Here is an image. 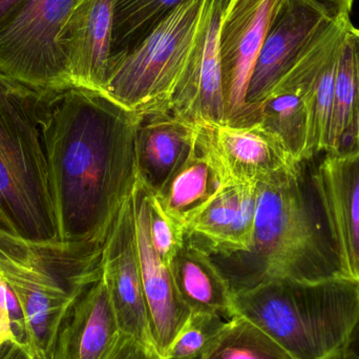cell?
Returning <instances> with one entry per match:
<instances>
[{"instance_id": "obj_14", "label": "cell", "mask_w": 359, "mask_h": 359, "mask_svg": "<svg viewBox=\"0 0 359 359\" xmlns=\"http://www.w3.org/2000/svg\"><path fill=\"white\" fill-rule=\"evenodd\" d=\"M257 183H231L201 211L186 236L209 255L233 259L252 249Z\"/></svg>"}, {"instance_id": "obj_36", "label": "cell", "mask_w": 359, "mask_h": 359, "mask_svg": "<svg viewBox=\"0 0 359 359\" xmlns=\"http://www.w3.org/2000/svg\"><path fill=\"white\" fill-rule=\"evenodd\" d=\"M329 359H359V356L355 354L351 353V352H345V353L339 354V355L333 356V358Z\"/></svg>"}, {"instance_id": "obj_2", "label": "cell", "mask_w": 359, "mask_h": 359, "mask_svg": "<svg viewBox=\"0 0 359 359\" xmlns=\"http://www.w3.org/2000/svg\"><path fill=\"white\" fill-rule=\"evenodd\" d=\"M320 159L295 162L257 182L252 249L219 266L232 293L272 280L350 278L320 183Z\"/></svg>"}, {"instance_id": "obj_1", "label": "cell", "mask_w": 359, "mask_h": 359, "mask_svg": "<svg viewBox=\"0 0 359 359\" xmlns=\"http://www.w3.org/2000/svg\"><path fill=\"white\" fill-rule=\"evenodd\" d=\"M58 242L102 252L136 186L137 130L143 115L100 93L72 88L34 93Z\"/></svg>"}, {"instance_id": "obj_17", "label": "cell", "mask_w": 359, "mask_h": 359, "mask_svg": "<svg viewBox=\"0 0 359 359\" xmlns=\"http://www.w3.org/2000/svg\"><path fill=\"white\" fill-rule=\"evenodd\" d=\"M198 124L170 111L143 115L137 130L135 154L138 179L157 194L194 142Z\"/></svg>"}, {"instance_id": "obj_35", "label": "cell", "mask_w": 359, "mask_h": 359, "mask_svg": "<svg viewBox=\"0 0 359 359\" xmlns=\"http://www.w3.org/2000/svg\"><path fill=\"white\" fill-rule=\"evenodd\" d=\"M347 351L351 352V353L359 356V328L358 330L356 331L355 335H354L351 343H350L349 348H348Z\"/></svg>"}, {"instance_id": "obj_13", "label": "cell", "mask_w": 359, "mask_h": 359, "mask_svg": "<svg viewBox=\"0 0 359 359\" xmlns=\"http://www.w3.org/2000/svg\"><path fill=\"white\" fill-rule=\"evenodd\" d=\"M149 196L151 190L137 179L133 201L143 290L147 299L154 346L164 356L187 320L190 311L180 299L170 266L162 261L151 244L149 236Z\"/></svg>"}, {"instance_id": "obj_32", "label": "cell", "mask_w": 359, "mask_h": 359, "mask_svg": "<svg viewBox=\"0 0 359 359\" xmlns=\"http://www.w3.org/2000/svg\"><path fill=\"white\" fill-rule=\"evenodd\" d=\"M32 90L15 82L0 71V94L16 95V96H29L33 94Z\"/></svg>"}, {"instance_id": "obj_18", "label": "cell", "mask_w": 359, "mask_h": 359, "mask_svg": "<svg viewBox=\"0 0 359 359\" xmlns=\"http://www.w3.org/2000/svg\"><path fill=\"white\" fill-rule=\"evenodd\" d=\"M318 172L350 278L359 280V151L325 154Z\"/></svg>"}, {"instance_id": "obj_3", "label": "cell", "mask_w": 359, "mask_h": 359, "mask_svg": "<svg viewBox=\"0 0 359 359\" xmlns=\"http://www.w3.org/2000/svg\"><path fill=\"white\" fill-rule=\"evenodd\" d=\"M233 308L291 358L329 359L358 330L359 280H272L233 293Z\"/></svg>"}, {"instance_id": "obj_37", "label": "cell", "mask_w": 359, "mask_h": 359, "mask_svg": "<svg viewBox=\"0 0 359 359\" xmlns=\"http://www.w3.org/2000/svg\"><path fill=\"white\" fill-rule=\"evenodd\" d=\"M27 359H33V358H27Z\"/></svg>"}, {"instance_id": "obj_9", "label": "cell", "mask_w": 359, "mask_h": 359, "mask_svg": "<svg viewBox=\"0 0 359 359\" xmlns=\"http://www.w3.org/2000/svg\"><path fill=\"white\" fill-rule=\"evenodd\" d=\"M337 18L316 0L285 1L259 50L247 90L255 124V107L269 96Z\"/></svg>"}, {"instance_id": "obj_33", "label": "cell", "mask_w": 359, "mask_h": 359, "mask_svg": "<svg viewBox=\"0 0 359 359\" xmlns=\"http://www.w3.org/2000/svg\"><path fill=\"white\" fill-rule=\"evenodd\" d=\"M29 356L25 350L15 343L0 346V359H27Z\"/></svg>"}, {"instance_id": "obj_29", "label": "cell", "mask_w": 359, "mask_h": 359, "mask_svg": "<svg viewBox=\"0 0 359 359\" xmlns=\"http://www.w3.org/2000/svg\"><path fill=\"white\" fill-rule=\"evenodd\" d=\"M6 343L17 344L13 333L8 306V286L4 280H0V346Z\"/></svg>"}, {"instance_id": "obj_19", "label": "cell", "mask_w": 359, "mask_h": 359, "mask_svg": "<svg viewBox=\"0 0 359 359\" xmlns=\"http://www.w3.org/2000/svg\"><path fill=\"white\" fill-rule=\"evenodd\" d=\"M170 269L180 299L190 312L219 314L227 320L236 316L227 278L211 255L187 236Z\"/></svg>"}, {"instance_id": "obj_34", "label": "cell", "mask_w": 359, "mask_h": 359, "mask_svg": "<svg viewBox=\"0 0 359 359\" xmlns=\"http://www.w3.org/2000/svg\"><path fill=\"white\" fill-rule=\"evenodd\" d=\"M25 0H0V23L6 20Z\"/></svg>"}, {"instance_id": "obj_4", "label": "cell", "mask_w": 359, "mask_h": 359, "mask_svg": "<svg viewBox=\"0 0 359 359\" xmlns=\"http://www.w3.org/2000/svg\"><path fill=\"white\" fill-rule=\"evenodd\" d=\"M101 274V253L29 242L0 228V280L25 314L29 358H50L67 309Z\"/></svg>"}, {"instance_id": "obj_5", "label": "cell", "mask_w": 359, "mask_h": 359, "mask_svg": "<svg viewBox=\"0 0 359 359\" xmlns=\"http://www.w3.org/2000/svg\"><path fill=\"white\" fill-rule=\"evenodd\" d=\"M217 0H182L130 48L113 55L103 95L140 115L170 111Z\"/></svg>"}, {"instance_id": "obj_27", "label": "cell", "mask_w": 359, "mask_h": 359, "mask_svg": "<svg viewBox=\"0 0 359 359\" xmlns=\"http://www.w3.org/2000/svg\"><path fill=\"white\" fill-rule=\"evenodd\" d=\"M149 236L156 252L168 266L186 240V230L164 211L151 191L149 196Z\"/></svg>"}, {"instance_id": "obj_23", "label": "cell", "mask_w": 359, "mask_h": 359, "mask_svg": "<svg viewBox=\"0 0 359 359\" xmlns=\"http://www.w3.org/2000/svg\"><path fill=\"white\" fill-rule=\"evenodd\" d=\"M203 359L292 358L252 323L234 316Z\"/></svg>"}, {"instance_id": "obj_31", "label": "cell", "mask_w": 359, "mask_h": 359, "mask_svg": "<svg viewBox=\"0 0 359 359\" xmlns=\"http://www.w3.org/2000/svg\"><path fill=\"white\" fill-rule=\"evenodd\" d=\"M337 17L350 16L354 0H316Z\"/></svg>"}, {"instance_id": "obj_24", "label": "cell", "mask_w": 359, "mask_h": 359, "mask_svg": "<svg viewBox=\"0 0 359 359\" xmlns=\"http://www.w3.org/2000/svg\"><path fill=\"white\" fill-rule=\"evenodd\" d=\"M341 42L343 40L325 61L310 90L309 98H308V116H309L308 157L309 158L326 153L328 149L331 121H332L335 76H337V60H339Z\"/></svg>"}, {"instance_id": "obj_7", "label": "cell", "mask_w": 359, "mask_h": 359, "mask_svg": "<svg viewBox=\"0 0 359 359\" xmlns=\"http://www.w3.org/2000/svg\"><path fill=\"white\" fill-rule=\"evenodd\" d=\"M76 0H25L0 23V71L27 90L72 88L59 43Z\"/></svg>"}, {"instance_id": "obj_11", "label": "cell", "mask_w": 359, "mask_h": 359, "mask_svg": "<svg viewBox=\"0 0 359 359\" xmlns=\"http://www.w3.org/2000/svg\"><path fill=\"white\" fill-rule=\"evenodd\" d=\"M231 182L217 147L215 126L198 124L191 147L154 196L164 211L187 230L201 211Z\"/></svg>"}, {"instance_id": "obj_10", "label": "cell", "mask_w": 359, "mask_h": 359, "mask_svg": "<svg viewBox=\"0 0 359 359\" xmlns=\"http://www.w3.org/2000/svg\"><path fill=\"white\" fill-rule=\"evenodd\" d=\"M101 269L120 331L154 346L141 276L133 194L105 238Z\"/></svg>"}, {"instance_id": "obj_25", "label": "cell", "mask_w": 359, "mask_h": 359, "mask_svg": "<svg viewBox=\"0 0 359 359\" xmlns=\"http://www.w3.org/2000/svg\"><path fill=\"white\" fill-rule=\"evenodd\" d=\"M182 0H116L114 46L141 39L151 27Z\"/></svg>"}, {"instance_id": "obj_6", "label": "cell", "mask_w": 359, "mask_h": 359, "mask_svg": "<svg viewBox=\"0 0 359 359\" xmlns=\"http://www.w3.org/2000/svg\"><path fill=\"white\" fill-rule=\"evenodd\" d=\"M33 94H0V228L46 244L58 231Z\"/></svg>"}, {"instance_id": "obj_26", "label": "cell", "mask_w": 359, "mask_h": 359, "mask_svg": "<svg viewBox=\"0 0 359 359\" xmlns=\"http://www.w3.org/2000/svg\"><path fill=\"white\" fill-rule=\"evenodd\" d=\"M230 320L213 313L190 312L164 359H203Z\"/></svg>"}, {"instance_id": "obj_28", "label": "cell", "mask_w": 359, "mask_h": 359, "mask_svg": "<svg viewBox=\"0 0 359 359\" xmlns=\"http://www.w3.org/2000/svg\"><path fill=\"white\" fill-rule=\"evenodd\" d=\"M101 359H164L151 345L120 331L107 353Z\"/></svg>"}, {"instance_id": "obj_8", "label": "cell", "mask_w": 359, "mask_h": 359, "mask_svg": "<svg viewBox=\"0 0 359 359\" xmlns=\"http://www.w3.org/2000/svg\"><path fill=\"white\" fill-rule=\"evenodd\" d=\"M286 0H224L219 17L226 124H255L247 90L259 50Z\"/></svg>"}, {"instance_id": "obj_12", "label": "cell", "mask_w": 359, "mask_h": 359, "mask_svg": "<svg viewBox=\"0 0 359 359\" xmlns=\"http://www.w3.org/2000/svg\"><path fill=\"white\" fill-rule=\"evenodd\" d=\"M116 0H76L59 43L72 86L103 94L113 57Z\"/></svg>"}, {"instance_id": "obj_20", "label": "cell", "mask_w": 359, "mask_h": 359, "mask_svg": "<svg viewBox=\"0 0 359 359\" xmlns=\"http://www.w3.org/2000/svg\"><path fill=\"white\" fill-rule=\"evenodd\" d=\"M215 137L233 183H257L295 163L280 142L257 124L215 126Z\"/></svg>"}, {"instance_id": "obj_22", "label": "cell", "mask_w": 359, "mask_h": 359, "mask_svg": "<svg viewBox=\"0 0 359 359\" xmlns=\"http://www.w3.org/2000/svg\"><path fill=\"white\" fill-rule=\"evenodd\" d=\"M348 27L339 48L333 96L332 121L328 149L325 154H343L355 123L358 100V67Z\"/></svg>"}, {"instance_id": "obj_15", "label": "cell", "mask_w": 359, "mask_h": 359, "mask_svg": "<svg viewBox=\"0 0 359 359\" xmlns=\"http://www.w3.org/2000/svg\"><path fill=\"white\" fill-rule=\"evenodd\" d=\"M224 0H217L170 111L194 124H226V102L217 31Z\"/></svg>"}, {"instance_id": "obj_16", "label": "cell", "mask_w": 359, "mask_h": 359, "mask_svg": "<svg viewBox=\"0 0 359 359\" xmlns=\"http://www.w3.org/2000/svg\"><path fill=\"white\" fill-rule=\"evenodd\" d=\"M120 333L102 274L63 316L50 359H101Z\"/></svg>"}, {"instance_id": "obj_30", "label": "cell", "mask_w": 359, "mask_h": 359, "mask_svg": "<svg viewBox=\"0 0 359 359\" xmlns=\"http://www.w3.org/2000/svg\"><path fill=\"white\" fill-rule=\"evenodd\" d=\"M352 42H353L354 52H355L356 67H358V109H356L355 123H354L353 130L350 136L349 142L346 147L343 154L355 153L359 151V29L352 27L351 31Z\"/></svg>"}, {"instance_id": "obj_21", "label": "cell", "mask_w": 359, "mask_h": 359, "mask_svg": "<svg viewBox=\"0 0 359 359\" xmlns=\"http://www.w3.org/2000/svg\"><path fill=\"white\" fill-rule=\"evenodd\" d=\"M312 86H278L255 107V124L276 138L294 162L309 159L308 98Z\"/></svg>"}]
</instances>
